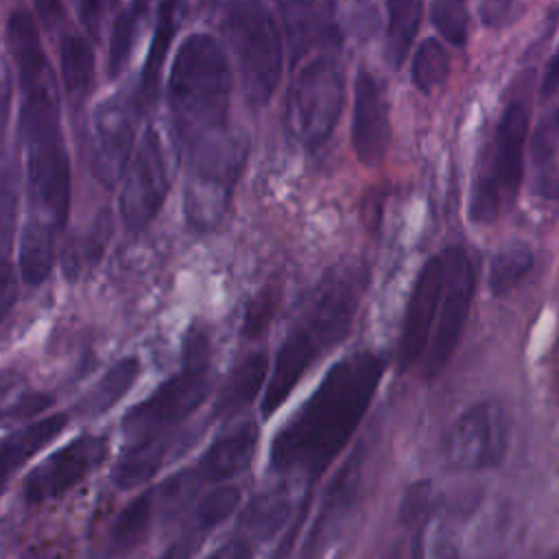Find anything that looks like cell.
Returning <instances> with one entry per match:
<instances>
[{"mask_svg": "<svg viewBox=\"0 0 559 559\" xmlns=\"http://www.w3.org/2000/svg\"><path fill=\"white\" fill-rule=\"evenodd\" d=\"M212 528L201 524L199 520H194L192 515L188 518L186 526L181 528L179 537L155 559H192V555L197 552V548L203 544V539L207 537Z\"/></svg>", "mask_w": 559, "mask_h": 559, "instance_id": "74e56055", "label": "cell"}, {"mask_svg": "<svg viewBox=\"0 0 559 559\" xmlns=\"http://www.w3.org/2000/svg\"><path fill=\"white\" fill-rule=\"evenodd\" d=\"M33 4H35V11L46 28H55L59 24V20L63 15L59 0H33Z\"/></svg>", "mask_w": 559, "mask_h": 559, "instance_id": "ee69618b", "label": "cell"}, {"mask_svg": "<svg viewBox=\"0 0 559 559\" xmlns=\"http://www.w3.org/2000/svg\"><path fill=\"white\" fill-rule=\"evenodd\" d=\"M360 452H356L352 459H347V463L343 465V469L336 474V478L332 480L330 485V491L323 500V507H321V513L310 531V546L319 544L321 535L328 533L330 526H334V520L338 518V513H343L349 502H352V496L356 491V483H358V472H360Z\"/></svg>", "mask_w": 559, "mask_h": 559, "instance_id": "f546056e", "label": "cell"}, {"mask_svg": "<svg viewBox=\"0 0 559 559\" xmlns=\"http://www.w3.org/2000/svg\"><path fill=\"white\" fill-rule=\"evenodd\" d=\"M555 129H557V133H559V107H557V114H555Z\"/></svg>", "mask_w": 559, "mask_h": 559, "instance_id": "7dc6e473", "label": "cell"}, {"mask_svg": "<svg viewBox=\"0 0 559 559\" xmlns=\"http://www.w3.org/2000/svg\"><path fill=\"white\" fill-rule=\"evenodd\" d=\"M111 236V216L103 210L87 231H83L76 240H72L63 251V269L68 277H76L83 269L96 264L107 249Z\"/></svg>", "mask_w": 559, "mask_h": 559, "instance_id": "4dcf8cb0", "label": "cell"}, {"mask_svg": "<svg viewBox=\"0 0 559 559\" xmlns=\"http://www.w3.org/2000/svg\"><path fill=\"white\" fill-rule=\"evenodd\" d=\"M181 15H183L181 0H159L155 26H153V37H151V44H148L146 61L142 66L138 96H135L140 107L142 105H153L157 94H159L164 61H166V55H168L170 44L175 39Z\"/></svg>", "mask_w": 559, "mask_h": 559, "instance_id": "7402d4cb", "label": "cell"}, {"mask_svg": "<svg viewBox=\"0 0 559 559\" xmlns=\"http://www.w3.org/2000/svg\"><path fill=\"white\" fill-rule=\"evenodd\" d=\"M550 559H559V550H557V552H555Z\"/></svg>", "mask_w": 559, "mask_h": 559, "instance_id": "c3c4849f", "label": "cell"}, {"mask_svg": "<svg viewBox=\"0 0 559 559\" xmlns=\"http://www.w3.org/2000/svg\"><path fill=\"white\" fill-rule=\"evenodd\" d=\"M177 430L133 439L116 459L111 480L120 489H135L153 478L177 452Z\"/></svg>", "mask_w": 559, "mask_h": 559, "instance_id": "d6986e66", "label": "cell"}, {"mask_svg": "<svg viewBox=\"0 0 559 559\" xmlns=\"http://www.w3.org/2000/svg\"><path fill=\"white\" fill-rule=\"evenodd\" d=\"M269 295H262L255 299V304H251L249 312H247V319H245V332L247 334H258L264 325H266V319H269Z\"/></svg>", "mask_w": 559, "mask_h": 559, "instance_id": "b9f144b4", "label": "cell"}, {"mask_svg": "<svg viewBox=\"0 0 559 559\" xmlns=\"http://www.w3.org/2000/svg\"><path fill=\"white\" fill-rule=\"evenodd\" d=\"M443 260H445V277H443V295L437 312V330L432 334V341L426 352V362H424V371L428 378L441 373L452 352L456 349L469 314L474 288H476V266L469 260L465 249L450 247L448 251H443Z\"/></svg>", "mask_w": 559, "mask_h": 559, "instance_id": "8fae6325", "label": "cell"}, {"mask_svg": "<svg viewBox=\"0 0 559 559\" xmlns=\"http://www.w3.org/2000/svg\"><path fill=\"white\" fill-rule=\"evenodd\" d=\"M432 22L443 39L459 48L465 46L469 24L465 0H432Z\"/></svg>", "mask_w": 559, "mask_h": 559, "instance_id": "e575fe53", "label": "cell"}, {"mask_svg": "<svg viewBox=\"0 0 559 559\" xmlns=\"http://www.w3.org/2000/svg\"><path fill=\"white\" fill-rule=\"evenodd\" d=\"M528 131V107L524 100H511L485 146L469 197V218L474 223H493L504 205L520 190L524 173V142Z\"/></svg>", "mask_w": 559, "mask_h": 559, "instance_id": "ba28073f", "label": "cell"}, {"mask_svg": "<svg viewBox=\"0 0 559 559\" xmlns=\"http://www.w3.org/2000/svg\"><path fill=\"white\" fill-rule=\"evenodd\" d=\"M66 426H68V415L55 413L20 426L17 430H13L0 441V496L9 478L28 459H33L44 445H48Z\"/></svg>", "mask_w": 559, "mask_h": 559, "instance_id": "44dd1931", "label": "cell"}, {"mask_svg": "<svg viewBox=\"0 0 559 559\" xmlns=\"http://www.w3.org/2000/svg\"><path fill=\"white\" fill-rule=\"evenodd\" d=\"M240 504V491L234 485H218L216 489L207 491L201 502L194 507L190 515L203 522L210 528H216L223 520H227Z\"/></svg>", "mask_w": 559, "mask_h": 559, "instance_id": "d590c367", "label": "cell"}, {"mask_svg": "<svg viewBox=\"0 0 559 559\" xmlns=\"http://www.w3.org/2000/svg\"><path fill=\"white\" fill-rule=\"evenodd\" d=\"M247 157L249 138L231 129L188 148L183 216L194 231H207L223 218Z\"/></svg>", "mask_w": 559, "mask_h": 559, "instance_id": "5b68a950", "label": "cell"}, {"mask_svg": "<svg viewBox=\"0 0 559 559\" xmlns=\"http://www.w3.org/2000/svg\"><path fill=\"white\" fill-rule=\"evenodd\" d=\"M424 0H386V37L384 57L391 68H400L406 59L419 22Z\"/></svg>", "mask_w": 559, "mask_h": 559, "instance_id": "484cf974", "label": "cell"}, {"mask_svg": "<svg viewBox=\"0 0 559 559\" xmlns=\"http://www.w3.org/2000/svg\"><path fill=\"white\" fill-rule=\"evenodd\" d=\"M443 277H445V260L441 255H432L419 271L404 323L400 334V349H397V365L400 369H408L426 349L430 338V328L439 312L441 295H443Z\"/></svg>", "mask_w": 559, "mask_h": 559, "instance_id": "2e32d148", "label": "cell"}, {"mask_svg": "<svg viewBox=\"0 0 559 559\" xmlns=\"http://www.w3.org/2000/svg\"><path fill=\"white\" fill-rule=\"evenodd\" d=\"M384 373V360L371 352L334 362L310 397L275 432L271 465L275 472L319 478L358 428Z\"/></svg>", "mask_w": 559, "mask_h": 559, "instance_id": "7a4b0ae2", "label": "cell"}, {"mask_svg": "<svg viewBox=\"0 0 559 559\" xmlns=\"http://www.w3.org/2000/svg\"><path fill=\"white\" fill-rule=\"evenodd\" d=\"M140 373V362L138 358L129 356L118 360L114 367H109L98 382L81 397V402L76 404V411L83 417H96L107 413L111 406H116L127 391L133 386L135 378Z\"/></svg>", "mask_w": 559, "mask_h": 559, "instance_id": "d4e9b609", "label": "cell"}, {"mask_svg": "<svg viewBox=\"0 0 559 559\" xmlns=\"http://www.w3.org/2000/svg\"><path fill=\"white\" fill-rule=\"evenodd\" d=\"M9 94H11V85L7 81V74L0 72V146H2V133H4L7 114H9Z\"/></svg>", "mask_w": 559, "mask_h": 559, "instance_id": "f6af8a7d", "label": "cell"}, {"mask_svg": "<svg viewBox=\"0 0 559 559\" xmlns=\"http://www.w3.org/2000/svg\"><path fill=\"white\" fill-rule=\"evenodd\" d=\"M242 92L251 105H266L284 68V41L271 9L262 0H238L225 17Z\"/></svg>", "mask_w": 559, "mask_h": 559, "instance_id": "52a82bcc", "label": "cell"}, {"mask_svg": "<svg viewBox=\"0 0 559 559\" xmlns=\"http://www.w3.org/2000/svg\"><path fill=\"white\" fill-rule=\"evenodd\" d=\"M7 41L20 85L17 131L26 162V223L59 234L70 214L72 186L57 76L26 11L17 9L9 17Z\"/></svg>", "mask_w": 559, "mask_h": 559, "instance_id": "6da1fadb", "label": "cell"}, {"mask_svg": "<svg viewBox=\"0 0 559 559\" xmlns=\"http://www.w3.org/2000/svg\"><path fill=\"white\" fill-rule=\"evenodd\" d=\"M559 90V46L557 50L552 52L546 70H544V76H542V85H539V94L544 98H550L555 92Z\"/></svg>", "mask_w": 559, "mask_h": 559, "instance_id": "7bdbcfd3", "label": "cell"}, {"mask_svg": "<svg viewBox=\"0 0 559 559\" xmlns=\"http://www.w3.org/2000/svg\"><path fill=\"white\" fill-rule=\"evenodd\" d=\"M138 109V98L116 94L100 100L92 114L90 159L96 179L105 188H114L122 181L135 153L133 140Z\"/></svg>", "mask_w": 559, "mask_h": 559, "instance_id": "7c38bea8", "label": "cell"}, {"mask_svg": "<svg viewBox=\"0 0 559 559\" xmlns=\"http://www.w3.org/2000/svg\"><path fill=\"white\" fill-rule=\"evenodd\" d=\"M509 445V419L500 404L478 402L463 411L445 439L448 461L467 472L496 467Z\"/></svg>", "mask_w": 559, "mask_h": 559, "instance_id": "4fadbf2b", "label": "cell"}, {"mask_svg": "<svg viewBox=\"0 0 559 559\" xmlns=\"http://www.w3.org/2000/svg\"><path fill=\"white\" fill-rule=\"evenodd\" d=\"M17 218V173L13 159L0 146V321L17 299V282L11 262L13 231Z\"/></svg>", "mask_w": 559, "mask_h": 559, "instance_id": "ffe728a7", "label": "cell"}, {"mask_svg": "<svg viewBox=\"0 0 559 559\" xmlns=\"http://www.w3.org/2000/svg\"><path fill=\"white\" fill-rule=\"evenodd\" d=\"M57 260V234L24 223L22 227V236H20V255H17V264H20V275L28 286H37L41 284Z\"/></svg>", "mask_w": 559, "mask_h": 559, "instance_id": "4316f807", "label": "cell"}, {"mask_svg": "<svg viewBox=\"0 0 559 559\" xmlns=\"http://www.w3.org/2000/svg\"><path fill=\"white\" fill-rule=\"evenodd\" d=\"M229 100L231 68L221 41L210 33L188 35L168 79L170 116L186 148L229 129Z\"/></svg>", "mask_w": 559, "mask_h": 559, "instance_id": "277c9868", "label": "cell"}, {"mask_svg": "<svg viewBox=\"0 0 559 559\" xmlns=\"http://www.w3.org/2000/svg\"><path fill=\"white\" fill-rule=\"evenodd\" d=\"M448 72H450V57L445 46L435 37L424 39L415 52L413 68H411L415 87L421 94H430L435 87L445 83Z\"/></svg>", "mask_w": 559, "mask_h": 559, "instance_id": "836d02e7", "label": "cell"}, {"mask_svg": "<svg viewBox=\"0 0 559 559\" xmlns=\"http://www.w3.org/2000/svg\"><path fill=\"white\" fill-rule=\"evenodd\" d=\"M280 9L295 63L308 55L334 52L338 31L330 0H280Z\"/></svg>", "mask_w": 559, "mask_h": 559, "instance_id": "e0dca14e", "label": "cell"}, {"mask_svg": "<svg viewBox=\"0 0 559 559\" xmlns=\"http://www.w3.org/2000/svg\"><path fill=\"white\" fill-rule=\"evenodd\" d=\"M61 83L74 105L87 100L94 90V48L79 35H68L59 48Z\"/></svg>", "mask_w": 559, "mask_h": 559, "instance_id": "cb8c5ba5", "label": "cell"}, {"mask_svg": "<svg viewBox=\"0 0 559 559\" xmlns=\"http://www.w3.org/2000/svg\"><path fill=\"white\" fill-rule=\"evenodd\" d=\"M153 0H131V4L127 9H122L114 24H111V39H109V76H118L127 61L129 55L138 41V35L142 31V22L146 20L148 11H151Z\"/></svg>", "mask_w": 559, "mask_h": 559, "instance_id": "f1b7e54d", "label": "cell"}, {"mask_svg": "<svg viewBox=\"0 0 559 559\" xmlns=\"http://www.w3.org/2000/svg\"><path fill=\"white\" fill-rule=\"evenodd\" d=\"M210 341L199 328H192L183 341L181 369L164 380L142 402L122 417V430L131 437L173 432L188 419L210 393Z\"/></svg>", "mask_w": 559, "mask_h": 559, "instance_id": "8992f818", "label": "cell"}, {"mask_svg": "<svg viewBox=\"0 0 559 559\" xmlns=\"http://www.w3.org/2000/svg\"><path fill=\"white\" fill-rule=\"evenodd\" d=\"M533 266V251L522 240L504 242L489 262V288L493 295L513 290Z\"/></svg>", "mask_w": 559, "mask_h": 559, "instance_id": "1f68e13d", "label": "cell"}, {"mask_svg": "<svg viewBox=\"0 0 559 559\" xmlns=\"http://www.w3.org/2000/svg\"><path fill=\"white\" fill-rule=\"evenodd\" d=\"M266 373H269V356L264 352H255L242 358L225 380L214 404V415L218 417L234 415L240 408H245L249 402H253V397L262 391V386H266L264 384Z\"/></svg>", "mask_w": 559, "mask_h": 559, "instance_id": "603a6c76", "label": "cell"}, {"mask_svg": "<svg viewBox=\"0 0 559 559\" xmlns=\"http://www.w3.org/2000/svg\"><path fill=\"white\" fill-rule=\"evenodd\" d=\"M205 559H253V548L247 539H229L214 548Z\"/></svg>", "mask_w": 559, "mask_h": 559, "instance_id": "60d3db41", "label": "cell"}, {"mask_svg": "<svg viewBox=\"0 0 559 559\" xmlns=\"http://www.w3.org/2000/svg\"><path fill=\"white\" fill-rule=\"evenodd\" d=\"M391 144L389 105L369 70H358L354 81V114H352V148L356 159L376 168L384 159Z\"/></svg>", "mask_w": 559, "mask_h": 559, "instance_id": "9a60e30c", "label": "cell"}, {"mask_svg": "<svg viewBox=\"0 0 559 559\" xmlns=\"http://www.w3.org/2000/svg\"><path fill=\"white\" fill-rule=\"evenodd\" d=\"M173 151L159 129L148 127L129 162L120 190V218L127 231L146 229L164 205L173 179Z\"/></svg>", "mask_w": 559, "mask_h": 559, "instance_id": "30bf717a", "label": "cell"}, {"mask_svg": "<svg viewBox=\"0 0 559 559\" xmlns=\"http://www.w3.org/2000/svg\"><path fill=\"white\" fill-rule=\"evenodd\" d=\"M511 4H513V0H480L478 2L480 22L491 28L504 24L511 13Z\"/></svg>", "mask_w": 559, "mask_h": 559, "instance_id": "ab89813d", "label": "cell"}, {"mask_svg": "<svg viewBox=\"0 0 559 559\" xmlns=\"http://www.w3.org/2000/svg\"><path fill=\"white\" fill-rule=\"evenodd\" d=\"M343 70L334 52L310 57L297 72L286 105L293 138L306 148H319L334 131L343 109Z\"/></svg>", "mask_w": 559, "mask_h": 559, "instance_id": "9c48e42d", "label": "cell"}, {"mask_svg": "<svg viewBox=\"0 0 559 559\" xmlns=\"http://www.w3.org/2000/svg\"><path fill=\"white\" fill-rule=\"evenodd\" d=\"M109 452V443L98 435H81L52 450L24 478V498L28 502H46L70 491L92 469H96Z\"/></svg>", "mask_w": 559, "mask_h": 559, "instance_id": "5bb4252c", "label": "cell"}, {"mask_svg": "<svg viewBox=\"0 0 559 559\" xmlns=\"http://www.w3.org/2000/svg\"><path fill=\"white\" fill-rule=\"evenodd\" d=\"M290 513V500L284 493H264L251 500L240 515V526L258 537H269L280 531Z\"/></svg>", "mask_w": 559, "mask_h": 559, "instance_id": "d6a6232c", "label": "cell"}, {"mask_svg": "<svg viewBox=\"0 0 559 559\" xmlns=\"http://www.w3.org/2000/svg\"><path fill=\"white\" fill-rule=\"evenodd\" d=\"M118 7V0H76V13L92 39H100L107 20L114 17V9ZM116 20V17H114Z\"/></svg>", "mask_w": 559, "mask_h": 559, "instance_id": "f35d334b", "label": "cell"}, {"mask_svg": "<svg viewBox=\"0 0 559 559\" xmlns=\"http://www.w3.org/2000/svg\"><path fill=\"white\" fill-rule=\"evenodd\" d=\"M258 426L251 421L234 426L205 448L197 465L188 469L186 478L201 485H221L236 478L251 465L258 448Z\"/></svg>", "mask_w": 559, "mask_h": 559, "instance_id": "ac0fdd59", "label": "cell"}, {"mask_svg": "<svg viewBox=\"0 0 559 559\" xmlns=\"http://www.w3.org/2000/svg\"><path fill=\"white\" fill-rule=\"evenodd\" d=\"M155 504H157V489H146V491L138 493L118 513V518L111 526V537H109L114 552H127L142 544V539L146 537V533L151 528Z\"/></svg>", "mask_w": 559, "mask_h": 559, "instance_id": "83f0119b", "label": "cell"}, {"mask_svg": "<svg viewBox=\"0 0 559 559\" xmlns=\"http://www.w3.org/2000/svg\"><path fill=\"white\" fill-rule=\"evenodd\" d=\"M358 275L347 271L330 273L314 288L275 354L260 402L262 417H271L293 393L308 367L347 334L358 308Z\"/></svg>", "mask_w": 559, "mask_h": 559, "instance_id": "3957f363", "label": "cell"}, {"mask_svg": "<svg viewBox=\"0 0 559 559\" xmlns=\"http://www.w3.org/2000/svg\"><path fill=\"white\" fill-rule=\"evenodd\" d=\"M48 404V395L20 389L11 382V378L7 382H0V417H35Z\"/></svg>", "mask_w": 559, "mask_h": 559, "instance_id": "8d00e7d4", "label": "cell"}, {"mask_svg": "<svg viewBox=\"0 0 559 559\" xmlns=\"http://www.w3.org/2000/svg\"><path fill=\"white\" fill-rule=\"evenodd\" d=\"M238 0H207V4L210 7H231V4H236Z\"/></svg>", "mask_w": 559, "mask_h": 559, "instance_id": "bcb514c9", "label": "cell"}]
</instances>
